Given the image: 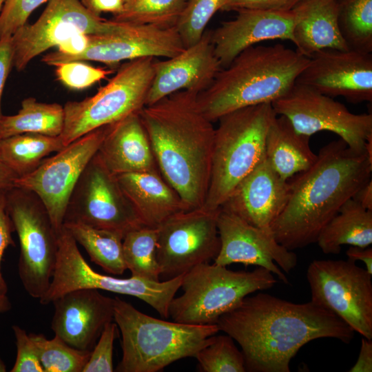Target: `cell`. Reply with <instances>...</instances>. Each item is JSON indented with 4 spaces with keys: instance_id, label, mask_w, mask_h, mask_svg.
I'll list each match as a JSON object with an SVG mask.
<instances>
[{
    "instance_id": "1",
    "label": "cell",
    "mask_w": 372,
    "mask_h": 372,
    "mask_svg": "<svg viewBox=\"0 0 372 372\" xmlns=\"http://www.w3.org/2000/svg\"><path fill=\"white\" fill-rule=\"evenodd\" d=\"M216 324L240 346L249 372H289L291 359L307 343L323 338L349 343L355 333L311 300L294 303L262 292L246 296Z\"/></svg>"
},
{
    "instance_id": "2",
    "label": "cell",
    "mask_w": 372,
    "mask_h": 372,
    "mask_svg": "<svg viewBox=\"0 0 372 372\" xmlns=\"http://www.w3.org/2000/svg\"><path fill=\"white\" fill-rule=\"evenodd\" d=\"M198 94L180 90L138 112L158 170L187 210L204 205L215 134L198 106Z\"/></svg>"
},
{
    "instance_id": "3",
    "label": "cell",
    "mask_w": 372,
    "mask_h": 372,
    "mask_svg": "<svg viewBox=\"0 0 372 372\" xmlns=\"http://www.w3.org/2000/svg\"><path fill=\"white\" fill-rule=\"evenodd\" d=\"M372 161L341 138L323 146L314 163L287 182V203L271 227L288 250L313 243L342 205L371 179Z\"/></svg>"
},
{
    "instance_id": "4",
    "label": "cell",
    "mask_w": 372,
    "mask_h": 372,
    "mask_svg": "<svg viewBox=\"0 0 372 372\" xmlns=\"http://www.w3.org/2000/svg\"><path fill=\"white\" fill-rule=\"evenodd\" d=\"M308 62L309 58L280 43L251 46L198 94V106L214 123L240 108L272 103L291 88Z\"/></svg>"
},
{
    "instance_id": "5",
    "label": "cell",
    "mask_w": 372,
    "mask_h": 372,
    "mask_svg": "<svg viewBox=\"0 0 372 372\" xmlns=\"http://www.w3.org/2000/svg\"><path fill=\"white\" fill-rule=\"evenodd\" d=\"M114 320L122 337L118 372H156L178 360L195 358L219 331L216 324L155 318L118 297L114 298Z\"/></svg>"
},
{
    "instance_id": "6",
    "label": "cell",
    "mask_w": 372,
    "mask_h": 372,
    "mask_svg": "<svg viewBox=\"0 0 372 372\" xmlns=\"http://www.w3.org/2000/svg\"><path fill=\"white\" fill-rule=\"evenodd\" d=\"M275 115L271 103H262L240 108L218 120L204 207L220 209L237 185L265 158L266 134Z\"/></svg>"
},
{
    "instance_id": "7",
    "label": "cell",
    "mask_w": 372,
    "mask_h": 372,
    "mask_svg": "<svg viewBox=\"0 0 372 372\" xmlns=\"http://www.w3.org/2000/svg\"><path fill=\"white\" fill-rule=\"evenodd\" d=\"M277 280L265 268L233 271L214 263L198 265L183 275L181 296L174 298L168 314L173 321L191 324H216L249 294L270 289Z\"/></svg>"
},
{
    "instance_id": "8",
    "label": "cell",
    "mask_w": 372,
    "mask_h": 372,
    "mask_svg": "<svg viewBox=\"0 0 372 372\" xmlns=\"http://www.w3.org/2000/svg\"><path fill=\"white\" fill-rule=\"evenodd\" d=\"M156 58H138L121 64L114 76L93 96L63 105L64 146L104 125L114 123L145 105Z\"/></svg>"
},
{
    "instance_id": "9",
    "label": "cell",
    "mask_w": 372,
    "mask_h": 372,
    "mask_svg": "<svg viewBox=\"0 0 372 372\" xmlns=\"http://www.w3.org/2000/svg\"><path fill=\"white\" fill-rule=\"evenodd\" d=\"M183 275L154 282L135 276L118 278L99 273L88 265L77 242L63 227L58 235L56 262L51 282L39 302L46 305L70 291L94 289L137 298L150 305L162 318H168L170 302L180 288Z\"/></svg>"
},
{
    "instance_id": "10",
    "label": "cell",
    "mask_w": 372,
    "mask_h": 372,
    "mask_svg": "<svg viewBox=\"0 0 372 372\" xmlns=\"http://www.w3.org/2000/svg\"><path fill=\"white\" fill-rule=\"evenodd\" d=\"M7 208L19 240V278L28 294L39 300L51 282L58 234L44 205L33 192L13 187L7 191Z\"/></svg>"
},
{
    "instance_id": "11",
    "label": "cell",
    "mask_w": 372,
    "mask_h": 372,
    "mask_svg": "<svg viewBox=\"0 0 372 372\" xmlns=\"http://www.w3.org/2000/svg\"><path fill=\"white\" fill-rule=\"evenodd\" d=\"M311 301L372 339L371 275L349 260H314L307 271Z\"/></svg>"
},
{
    "instance_id": "12",
    "label": "cell",
    "mask_w": 372,
    "mask_h": 372,
    "mask_svg": "<svg viewBox=\"0 0 372 372\" xmlns=\"http://www.w3.org/2000/svg\"><path fill=\"white\" fill-rule=\"evenodd\" d=\"M219 211L204 207L183 211L156 228L160 280L172 279L198 265L214 260L220 248L217 225Z\"/></svg>"
},
{
    "instance_id": "13",
    "label": "cell",
    "mask_w": 372,
    "mask_h": 372,
    "mask_svg": "<svg viewBox=\"0 0 372 372\" xmlns=\"http://www.w3.org/2000/svg\"><path fill=\"white\" fill-rule=\"evenodd\" d=\"M271 105L277 115L289 119L297 132L311 136L331 132L357 152H366V143L372 137L371 114L352 113L333 98L297 83Z\"/></svg>"
},
{
    "instance_id": "14",
    "label": "cell",
    "mask_w": 372,
    "mask_h": 372,
    "mask_svg": "<svg viewBox=\"0 0 372 372\" xmlns=\"http://www.w3.org/2000/svg\"><path fill=\"white\" fill-rule=\"evenodd\" d=\"M110 125L83 135L52 156L45 158L32 172L19 177L14 186L35 194L44 205L59 234L64 223L71 194L84 169L98 152Z\"/></svg>"
},
{
    "instance_id": "15",
    "label": "cell",
    "mask_w": 372,
    "mask_h": 372,
    "mask_svg": "<svg viewBox=\"0 0 372 372\" xmlns=\"http://www.w3.org/2000/svg\"><path fill=\"white\" fill-rule=\"evenodd\" d=\"M38 19L25 24L11 37L13 68L23 70L36 56L58 47L77 33L89 35L112 34L123 22L105 19L87 10L81 0H49Z\"/></svg>"
},
{
    "instance_id": "16",
    "label": "cell",
    "mask_w": 372,
    "mask_h": 372,
    "mask_svg": "<svg viewBox=\"0 0 372 372\" xmlns=\"http://www.w3.org/2000/svg\"><path fill=\"white\" fill-rule=\"evenodd\" d=\"M65 222L112 230L125 235L144 227L123 194L116 176L96 154L80 176L69 199Z\"/></svg>"
},
{
    "instance_id": "17",
    "label": "cell",
    "mask_w": 372,
    "mask_h": 372,
    "mask_svg": "<svg viewBox=\"0 0 372 372\" xmlns=\"http://www.w3.org/2000/svg\"><path fill=\"white\" fill-rule=\"evenodd\" d=\"M89 36L88 47L81 54L66 56L55 51L45 54L42 62L55 66L72 61H93L115 66L123 61L143 57L169 59L185 49L175 26L164 28L124 22L116 32Z\"/></svg>"
},
{
    "instance_id": "18",
    "label": "cell",
    "mask_w": 372,
    "mask_h": 372,
    "mask_svg": "<svg viewBox=\"0 0 372 372\" xmlns=\"http://www.w3.org/2000/svg\"><path fill=\"white\" fill-rule=\"evenodd\" d=\"M220 248L214 263L227 266L242 263L267 269L282 282L297 265L295 253L280 245L271 230L254 227L238 216L220 208L217 220Z\"/></svg>"
},
{
    "instance_id": "19",
    "label": "cell",
    "mask_w": 372,
    "mask_h": 372,
    "mask_svg": "<svg viewBox=\"0 0 372 372\" xmlns=\"http://www.w3.org/2000/svg\"><path fill=\"white\" fill-rule=\"evenodd\" d=\"M296 83L352 103L372 101V54L324 49L309 58Z\"/></svg>"
},
{
    "instance_id": "20",
    "label": "cell",
    "mask_w": 372,
    "mask_h": 372,
    "mask_svg": "<svg viewBox=\"0 0 372 372\" xmlns=\"http://www.w3.org/2000/svg\"><path fill=\"white\" fill-rule=\"evenodd\" d=\"M52 303L54 335L81 351L91 352L105 325L114 320V298L98 289L70 291Z\"/></svg>"
},
{
    "instance_id": "21",
    "label": "cell",
    "mask_w": 372,
    "mask_h": 372,
    "mask_svg": "<svg viewBox=\"0 0 372 372\" xmlns=\"http://www.w3.org/2000/svg\"><path fill=\"white\" fill-rule=\"evenodd\" d=\"M211 30H205L195 44L176 56L154 61V77L145 105L180 90L200 93L213 81L222 69L214 52Z\"/></svg>"
},
{
    "instance_id": "22",
    "label": "cell",
    "mask_w": 372,
    "mask_h": 372,
    "mask_svg": "<svg viewBox=\"0 0 372 372\" xmlns=\"http://www.w3.org/2000/svg\"><path fill=\"white\" fill-rule=\"evenodd\" d=\"M236 17L211 30L214 52L222 68H226L244 50L256 43L275 39L292 41L293 11L256 8L236 10Z\"/></svg>"
},
{
    "instance_id": "23",
    "label": "cell",
    "mask_w": 372,
    "mask_h": 372,
    "mask_svg": "<svg viewBox=\"0 0 372 372\" xmlns=\"http://www.w3.org/2000/svg\"><path fill=\"white\" fill-rule=\"evenodd\" d=\"M289 185L265 158L235 187L220 209L266 230L282 211Z\"/></svg>"
},
{
    "instance_id": "24",
    "label": "cell",
    "mask_w": 372,
    "mask_h": 372,
    "mask_svg": "<svg viewBox=\"0 0 372 372\" xmlns=\"http://www.w3.org/2000/svg\"><path fill=\"white\" fill-rule=\"evenodd\" d=\"M138 112L110 124L97 152L115 175L159 171Z\"/></svg>"
},
{
    "instance_id": "25",
    "label": "cell",
    "mask_w": 372,
    "mask_h": 372,
    "mask_svg": "<svg viewBox=\"0 0 372 372\" xmlns=\"http://www.w3.org/2000/svg\"><path fill=\"white\" fill-rule=\"evenodd\" d=\"M119 185L144 227L157 228L172 216L187 210L159 171L116 174Z\"/></svg>"
},
{
    "instance_id": "26",
    "label": "cell",
    "mask_w": 372,
    "mask_h": 372,
    "mask_svg": "<svg viewBox=\"0 0 372 372\" xmlns=\"http://www.w3.org/2000/svg\"><path fill=\"white\" fill-rule=\"evenodd\" d=\"M338 0H304L295 9L292 43L309 58L324 49L349 50L338 25Z\"/></svg>"
},
{
    "instance_id": "27",
    "label": "cell",
    "mask_w": 372,
    "mask_h": 372,
    "mask_svg": "<svg viewBox=\"0 0 372 372\" xmlns=\"http://www.w3.org/2000/svg\"><path fill=\"white\" fill-rule=\"evenodd\" d=\"M310 137L297 132L285 116L273 117L265 138V156L283 180L307 169L316 161Z\"/></svg>"
},
{
    "instance_id": "28",
    "label": "cell",
    "mask_w": 372,
    "mask_h": 372,
    "mask_svg": "<svg viewBox=\"0 0 372 372\" xmlns=\"http://www.w3.org/2000/svg\"><path fill=\"white\" fill-rule=\"evenodd\" d=\"M316 243L326 254H338L344 245L371 246L372 211L350 198L322 229Z\"/></svg>"
},
{
    "instance_id": "29",
    "label": "cell",
    "mask_w": 372,
    "mask_h": 372,
    "mask_svg": "<svg viewBox=\"0 0 372 372\" xmlns=\"http://www.w3.org/2000/svg\"><path fill=\"white\" fill-rule=\"evenodd\" d=\"M63 125V106L28 97L22 101L16 114L0 118V139L27 133L59 136Z\"/></svg>"
},
{
    "instance_id": "30",
    "label": "cell",
    "mask_w": 372,
    "mask_h": 372,
    "mask_svg": "<svg viewBox=\"0 0 372 372\" xmlns=\"http://www.w3.org/2000/svg\"><path fill=\"white\" fill-rule=\"evenodd\" d=\"M63 227L85 249L91 260L105 271L121 275L127 269L123 250L124 236L122 234L79 222H65Z\"/></svg>"
},
{
    "instance_id": "31",
    "label": "cell",
    "mask_w": 372,
    "mask_h": 372,
    "mask_svg": "<svg viewBox=\"0 0 372 372\" xmlns=\"http://www.w3.org/2000/svg\"><path fill=\"white\" fill-rule=\"evenodd\" d=\"M64 147L60 136L22 134L0 139V156L19 178L32 172L48 155Z\"/></svg>"
},
{
    "instance_id": "32",
    "label": "cell",
    "mask_w": 372,
    "mask_h": 372,
    "mask_svg": "<svg viewBox=\"0 0 372 372\" xmlns=\"http://www.w3.org/2000/svg\"><path fill=\"white\" fill-rule=\"evenodd\" d=\"M157 229L142 227L127 232L123 240L127 269L132 276L158 282L160 268L156 256Z\"/></svg>"
},
{
    "instance_id": "33",
    "label": "cell",
    "mask_w": 372,
    "mask_h": 372,
    "mask_svg": "<svg viewBox=\"0 0 372 372\" xmlns=\"http://www.w3.org/2000/svg\"><path fill=\"white\" fill-rule=\"evenodd\" d=\"M338 25L351 50L372 52V0H340Z\"/></svg>"
},
{
    "instance_id": "34",
    "label": "cell",
    "mask_w": 372,
    "mask_h": 372,
    "mask_svg": "<svg viewBox=\"0 0 372 372\" xmlns=\"http://www.w3.org/2000/svg\"><path fill=\"white\" fill-rule=\"evenodd\" d=\"M187 0H130L111 19L115 21L160 28L176 26Z\"/></svg>"
},
{
    "instance_id": "35",
    "label": "cell",
    "mask_w": 372,
    "mask_h": 372,
    "mask_svg": "<svg viewBox=\"0 0 372 372\" xmlns=\"http://www.w3.org/2000/svg\"><path fill=\"white\" fill-rule=\"evenodd\" d=\"M44 372H82L91 352L73 348L56 335L30 333Z\"/></svg>"
},
{
    "instance_id": "36",
    "label": "cell",
    "mask_w": 372,
    "mask_h": 372,
    "mask_svg": "<svg viewBox=\"0 0 372 372\" xmlns=\"http://www.w3.org/2000/svg\"><path fill=\"white\" fill-rule=\"evenodd\" d=\"M229 335H214L209 344L196 355L203 372H245L244 355Z\"/></svg>"
},
{
    "instance_id": "37",
    "label": "cell",
    "mask_w": 372,
    "mask_h": 372,
    "mask_svg": "<svg viewBox=\"0 0 372 372\" xmlns=\"http://www.w3.org/2000/svg\"><path fill=\"white\" fill-rule=\"evenodd\" d=\"M226 0H187L176 25L185 48L198 42L208 23Z\"/></svg>"
},
{
    "instance_id": "38",
    "label": "cell",
    "mask_w": 372,
    "mask_h": 372,
    "mask_svg": "<svg viewBox=\"0 0 372 372\" xmlns=\"http://www.w3.org/2000/svg\"><path fill=\"white\" fill-rule=\"evenodd\" d=\"M56 79L72 90H83L114 73L112 70L96 68L83 61H72L55 65Z\"/></svg>"
},
{
    "instance_id": "39",
    "label": "cell",
    "mask_w": 372,
    "mask_h": 372,
    "mask_svg": "<svg viewBox=\"0 0 372 372\" xmlns=\"http://www.w3.org/2000/svg\"><path fill=\"white\" fill-rule=\"evenodd\" d=\"M49 0H6L0 12V39L12 37L32 12Z\"/></svg>"
},
{
    "instance_id": "40",
    "label": "cell",
    "mask_w": 372,
    "mask_h": 372,
    "mask_svg": "<svg viewBox=\"0 0 372 372\" xmlns=\"http://www.w3.org/2000/svg\"><path fill=\"white\" fill-rule=\"evenodd\" d=\"M117 334L116 322H110L105 325L82 372L114 371L113 349Z\"/></svg>"
},
{
    "instance_id": "41",
    "label": "cell",
    "mask_w": 372,
    "mask_h": 372,
    "mask_svg": "<svg viewBox=\"0 0 372 372\" xmlns=\"http://www.w3.org/2000/svg\"><path fill=\"white\" fill-rule=\"evenodd\" d=\"M17 347V357L11 372H44L35 347L26 331L12 327Z\"/></svg>"
},
{
    "instance_id": "42",
    "label": "cell",
    "mask_w": 372,
    "mask_h": 372,
    "mask_svg": "<svg viewBox=\"0 0 372 372\" xmlns=\"http://www.w3.org/2000/svg\"><path fill=\"white\" fill-rule=\"evenodd\" d=\"M7 191L0 190V293H7L8 285L1 272V262L6 250L14 245L12 238L14 227L7 208Z\"/></svg>"
},
{
    "instance_id": "43",
    "label": "cell",
    "mask_w": 372,
    "mask_h": 372,
    "mask_svg": "<svg viewBox=\"0 0 372 372\" xmlns=\"http://www.w3.org/2000/svg\"><path fill=\"white\" fill-rule=\"evenodd\" d=\"M304 0H226L220 10L236 11L242 8L289 12Z\"/></svg>"
},
{
    "instance_id": "44",
    "label": "cell",
    "mask_w": 372,
    "mask_h": 372,
    "mask_svg": "<svg viewBox=\"0 0 372 372\" xmlns=\"http://www.w3.org/2000/svg\"><path fill=\"white\" fill-rule=\"evenodd\" d=\"M13 68V50L11 37L0 39V118L1 111V99L6 81L10 70Z\"/></svg>"
},
{
    "instance_id": "45",
    "label": "cell",
    "mask_w": 372,
    "mask_h": 372,
    "mask_svg": "<svg viewBox=\"0 0 372 372\" xmlns=\"http://www.w3.org/2000/svg\"><path fill=\"white\" fill-rule=\"evenodd\" d=\"M90 42L89 34L77 33L60 44L56 51L62 56H72L81 54L88 47Z\"/></svg>"
},
{
    "instance_id": "46",
    "label": "cell",
    "mask_w": 372,
    "mask_h": 372,
    "mask_svg": "<svg viewBox=\"0 0 372 372\" xmlns=\"http://www.w3.org/2000/svg\"><path fill=\"white\" fill-rule=\"evenodd\" d=\"M83 5L92 13L100 16L102 12L119 13L124 3L121 0H81Z\"/></svg>"
},
{
    "instance_id": "47",
    "label": "cell",
    "mask_w": 372,
    "mask_h": 372,
    "mask_svg": "<svg viewBox=\"0 0 372 372\" xmlns=\"http://www.w3.org/2000/svg\"><path fill=\"white\" fill-rule=\"evenodd\" d=\"M349 372L372 371V341L371 339L362 337L358 358L355 364L349 370Z\"/></svg>"
},
{
    "instance_id": "48",
    "label": "cell",
    "mask_w": 372,
    "mask_h": 372,
    "mask_svg": "<svg viewBox=\"0 0 372 372\" xmlns=\"http://www.w3.org/2000/svg\"><path fill=\"white\" fill-rule=\"evenodd\" d=\"M346 255L348 260L355 262L360 260L366 265V270L372 276V248L369 246L366 247H360L351 246L347 251Z\"/></svg>"
},
{
    "instance_id": "49",
    "label": "cell",
    "mask_w": 372,
    "mask_h": 372,
    "mask_svg": "<svg viewBox=\"0 0 372 372\" xmlns=\"http://www.w3.org/2000/svg\"><path fill=\"white\" fill-rule=\"evenodd\" d=\"M352 198L366 209L372 211V180L361 187Z\"/></svg>"
},
{
    "instance_id": "50",
    "label": "cell",
    "mask_w": 372,
    "mask_h": 372,
    "mask_svg": "<svg viewBox=\"0 0 372 372\" xmlns=\"http://www.w3.org/2000/svg\"><path fill=\"white\" fill-rule=\"evenodd\" d=\"M17 176L3 162L0 156V190H9L14 186Z\"/></svg>"
},
{
    "instance_id": "51",
    "label": "cell",
    "mask_w": 372,
    "mask_h": 372,
    "mask_svg": "<svg viewBox=\"0 0 372 372\" xmlns=\"http://www.w3.org/2000/svg\"><path fill=\"white\" fill-rule=\"evenodd\" d=\"M12 308L11 302L7 293H0V313H6Z\"/></svg>"
},
{
    "instance_id": "52",
    "label": "cell",
    "mask_w": 372,
    "mask_h": 372,
    "mask_svg": "<svg viewBox=\"0 0 372 372\" xmlns=\"http://www.w3.org/2000/svg\"><path fill=\"white\" fill-rule=\"evenodd\" d=\"M6 371V366L4 364L3 361L0 358V372H5Z\"/></svg>"
},
{
    "instance_id": "53",
    "label": "cell",
    "mask_w": 372,
    "mask_h": 372,
    "mask_svg": "<svg viewBox=\"0 0 372 372\" xmlns=\"http://www.w3.org/2000/svg\"><path fill=\"white\" fill-rule=\"evenodd\" d=\"M6 0H0V12Z\"/></svg>"
},
{
    "instance_id": "54",
    "label": "cell",
    "mask_w": 372,
    "mask_h": 372,
    "mask_svg": "<svg viewBox=\"0 0 372 372\" xmlns=\"http://www.w3.org/2000/svg\"><path fill=\"white\" fill-rule=\"evenodd\" d=\"M121 1H122L123 3H126V2H127V1H130V0H121Z\"/></svg>"
},
{
    "instance_id": "55",
    "label": "cell",
    "mask_w": 372,
    "mask_h": 372,
    "mask_svg": "<svg viewBox=\"0 0 372 372\" xmlns=\"http://www.w3.org/2000/svg\"><path fill=\"white\" fill-rule=\"evenodd\" d=\"M338 1H340V0H338Z\"/></svg>"
}]
</instances>
